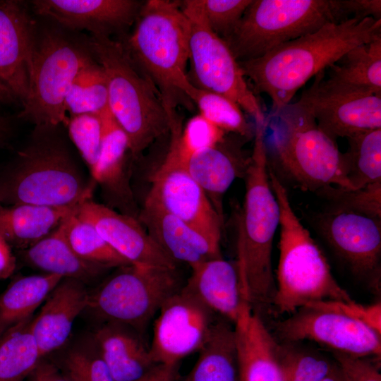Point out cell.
Segmentation results:
<instances>
[{"label": "cell", "mask_w": 381, "mask_h": 381, "mask_svg": "<svg viewBox=\"0 0 381 381\" xmlns=\"http://www.w3.org/2000/svg\"><path fill=\"white\" fill-rule=\"evenodd\" d=\"M381 38V19L368 17L329 23L265 55L238 61L254 93H264L272 112L289 104L308 80L325 71L351 49Z\"/></svg>", "instance_id": "obj_1"}, {"label": "cell", "mask_w": 381, "mask_h": 381, "mask_svg": "<svg viewBox=\"0 0 381 381\" xmlns=\"http://www.w3.org/2000/svg\"><path fill=\"white\" fill-rule=\"evenodd\" d=\"M62 126H34L0 174L1 204L69 207L92 198L96 183L87 179Z\"/></svg>", "instance_id": "obj_2"}, {"label": "cell", "mask_w": 381, "mask_h": 381, "mask_svg": "<svg viewBox=\"0 0 381 381\" xmlns=\"http://www.w3.org/2000/svg\"><path fill=\"white\" fill-rule=\"evenodd\" d=\"M266 123L255 122L254 143L245 171L246 193L238 238V269L252 310L272 305L276 285L272 268L274 236L280 212L270 185Z\"/></svg>", "instance_id": "obj_3"}, {"label": "cell", "mask_w": 381, "mask_h": 381, "mask_svg": "<svg viewBox=\"0 0 381 381\" xmlns=\"http://www.w3.org/2000/svg\"><path fill=\"white\" fill-rule=\"evenodd\" d=\"M133 32L119 40L134 66L154 84L167 111L176 109L193 85L186 71L189 21L181 2L143 3Z\"/></svg>", "instance_id": "obj_4"}, {"label": "cell", "mask_w": 381, "mask_h": 381, "mask_svg": "<svg viewBox=\"0 0 381 381\" xmlns=\"http://www.w3.org/2000/svg\"><path fill=\"white\" fill-rule=\"evenodd\" d=\"M265 144L267 157L301 188L320 191L333 185L352 190L344 153L296 102L267 116Z\"/></svg>", "instance_id": "obj_5"}, {"label": "cell", "mask_w": 381, "mask_h": 381, "mask_svg": "<svg viewBox=\"0 0 381 381\" xmlns=\"http://www.w3.org/2000/svg\"><path fill=\"white\" fill-rule=\"evenodd\" d=\"M268 171L280 212L277 286L272 303L276 310L291 315L314 302L352 301L333 277L324 253L294 212L286 188L270 166Z\"/></svg>", "instance_id": "obj_6"}, {"label": "cell", "mask_w": 381, "mask_h": 381, "mask_svg": "<svg viewBox=\"0 0 381 381\" xmlns=\"http://www.w3.org/2000/svg\"><path fill=\"white\" fill-rule=\"evenodd\" d=\"M92 57L88 35L36 16L28 93L17 118L34 126L63 125L66 96L80 69Z\"/></svg>", "instance_id": "obj_7"}, {"label": "cell", "mask_w": 381, "mask_h": 381, "mask_svg": "<svg viewBox=\"0 0 381 381\" xmlns=\"http://www.w3.org/2000/svg\"><path fill=\"white\" fill-rule=\"evenodd\" d=\"M105 73L108 108L128 136L133 160L170 132L171 116L154 84L132 63L119 40L88 35Z\"/></svg>", "instance_id": "obj_8"}, {"label": "cell", "mask_w": 381, "mask_h": 381, "mask_svg": "<svg viewBox=\"0 0 381 381\" xmlns=\"http://www.w3.org/2000/svg\"><path fill=\"white\" fill-rule=\"evenodd\" d=\"M345 20L339 0H253L225 42L238 61H246Z\"/></svg>", "instance_id": "obj_9"}, {"label": "cell", "mask_w": 381, "mask_h": 381, "mask_svg": "<svg viewBox=\"0 0 381 381\" xmlns=\"http://www.w3.org/2000/svg\"><path fill=\"white\" fill-rule=\"evenodd\" d=\"M182 286L176 268L120 267L90 290L86 310L101 324L126 325L143 336L163 303Z\"/></svg>", "instance_id": "obj_10"}, {"label": "cell", "mask_w": 381, "mask_h": 381, "mask_svg": "<svg viewBox=\"0 0 381 381\" xmlns=\"http://www.w3.org/2000/svg\"><path fill=\"white\" fill-rule=\"evenodd\" d=\"M188 19L189 61L195 87L224 95L255 119L265 123L267 116L226 42L206 23L199 0L181 3Z\"/></svg>", "instance_id": "obj_11"}, {"label": "cell", "mask_w": 381, "mask_h": 381, "mask_svg": "<svg viewBox=\"0 0 381 381\" xmlns=\"http://www.w3.org/2000/svg\"><path fill=\"white\" fill-rule=\"evenodd\" d=\"M296 102L335 141L381 128V96L334 82L325 76V71L314 77Z\"/></svg>", "instance_id": "obj_12"}, {"label": "cell", "mask_w": 381, "mask_h": 381, "mask_svg": "<svg viewBox=\"0 0 381 381\" xmlns=\"http://www.w3.org/2000/svg\"><path fill=\"white\" fill-rule=\"evenodd\" d=\"M157 314L150 346L156 364H179L183 358L198 352L221 318L184 284L163 303Z\"/></svg>", "instance_id": "obj_13"}, {"label": "cell", "mask_w": 381, "mask_h": 381, "mask_svg": "<svg viewBox=\"0 0 381 381\" xmlns=\"http://www.w3.org/2000/svg\"><path fill=\"white\" fill-rule=\"evenodd\" d=\"M284 342L311 341L333 352L380 359L381 334L340 312L311 303L277 325Z\"/></svg>", "instance_id": "obj_14"}, {"label": "cell", "mask_w": 381, "mask_h": 381, "mask_svg": "<svg viewBox=\"0 0 381 381\" xmlns=\"http://www.w3.org/2000/svg\"><path fill=\"white\" fill-rule=\"evenodd\" d=\"M151 182V188L145 198L220 246L224 222L171 147L154 173Z\"/></svg>", "instance_id": "obj_15"}, {"label": "cell", "mask_w": 381, "mask_h": 381, "mask_svg": "<svg viewBox=\"0 0 381 381\" xmlns=\"http://www.w3.org/2000/svg\"><path fill=\"white\" fill-rule=\"evenodd\" d=\"M36 16L23 1L0 0V103L23 107Z\"/></svg>", "instance_id": "obj_16"}, {"label": "cell", "mask_w": 381, "mask_h": 381, "mask_svg": "<svg viewBox=\"0 0 381 381\" xmlns=\"http://www.w3.org/2000/svg\"><path fill=\"white\" fill-rule=\"evenodd\" d=\"M381 219L334 205L320 214L318 228L357 275L377 281L380 272Z\"/></svg>", "instance_id": "obj_17"}, {"label": "cell", "mask_w": 381, "mask_h": 381, "mask_svg": "<svg viewBox=\"0 0 381 381\" xmlns=\"http://www.w3.org/2000/svg\"><path fill=\"white\" fill-rule=\"evenodd\" d=\"M143 4L135 0H35L30 6L35 16L66 30L121 38Z\"/></svg>", "instance_id": "obj_18"}, {"label": "cell", "mask_w": 381, "mask_h": 381, "mask_svg": "<svg viewBox=\"0 0 381 381\" xmlns=\"http://www.w3.org/2000/svg\"><path fill=\"white\" fill-rule=\"evenodd\" d=\"M78 217L90 224L103 239L131 264L176 268L147 234L138 219L87 199L75 212Z\"/></svg>", "instance_id": "obj_19"}, {"label": "cell", "mask_w": 381, "mask_h": 381, "mask_svg": "<svg viewBox=\"0 0 381 381\" xmlns=\"http://www.w3.org/2000/svg\"><path fill=\"white\" fill-rule=\"evenodd\" d=\"M99 115L102 142L91 179L99 186L104 205L138 219L139 210L131 183L134 160L128 136L109 108Z\"/></svg>", "instance_id": "obj_20"}, {"label": "cell", "mask_w": 381, "mask_h": 381, "mask_svg": "<svg viewBox=\"0 0 381 381\" xmlns=\"http://www.w3.org/2000/svg\"><path fill=\"white\" fill-rule=\"evenodd\" d=\"M138 220L176 263L185 262L191 267L222 257L220 246L147 198L139 210Z\"/></svg>", "instance_id": "obj_21"}, {"label": "cell", "mask_w": 381, "mask_h": 381, "mask_svg": "<svg viewBox=\"0 0 381 381\" xmlns=\"http://www.w3.org/2000/svg\"><path fill=\"white\" fill-rule=\"evenodd\" d=\"M89 294L90 290L84 283L64 278L48 295L30 323L43 358L67 341L75 318L87 309Z\"/></svg>", "instance_id": "obj_22"}, {"label": "cell", "mask_w": 381, "mask_h": 381, "mask_svg": "<svg viewBox=\"0 0 381 381\" xmlns=\"http://www.w3.org/2000/svg\"><path fill=\"white\" fill-rule=\"evenodd\" d=\"M190 268L191 274L184 286L216 315L234 325L244 306L249 304L236 265L221 257Z\"/></svg>", "instance_id": "obj_23"}, {"label": "cell", "mask_w": 381, "mask_h": 381, "mask_svg": "<svg viewBox=\"0 0 381 381\" xmlns=\"http://www.w3.org/2000/svg\"><path fill=\"white\" fill-rule=\"evenodd\" d=\"M234 325L240 381H283L277 343L249 304Z\"/></svg>", "instance_id": "obj_24"}, {"label": "cell", "mask_w": 381, "mask_h": 381, "mask_svg": "<svg viewBox=\"0 0 381 381\" xmlns=\"http://www.w3.org/2000/svg\"><path fill=\"white\" fill-rule=\"evenodd\" d=\"M92 344L116 381H136L156 365L143 336L126 325L100 324Z\"/></svg>", "instance_id": "obj_25"}, {"label": "cell", "mask_w": 381, "mask_h": 381, "mask_svg": "<svg viewBox=\"0 0 381 381\" xmlns=\"http://www.w3.org/2000/svg\"><path fill=\"white\" fill-rule=\"evenodd\" d=\"M249 157L245 160L230 149L224 138L217 145L193 155L182 164L203 190L222 222L223 195L236 178L241 172L245 174Z\"/></svg>", "instance_id": "obj_26"}, {"label": "cell", "mask_w": 381, "mask_h": 381, "mask_svg": "<svg viewBox=\"0 0 381 381\" xmlns=\"http://www.w3.org/2000/svg\"><path fill=\"white\" fill-rule=\"evenodd\" d=\"M27 265L46 274L93 284L108 270L106 267L87 262L71 248L60 226L32 245L18 251Z\"/></svg>", "instance_id": "obj_27"}, {"label": "cell", "mask_w": 381, "mask_h": 381, "mask_svg": "<svg viewBox=\"0 0 381 381\" xmlns=\"http://www.w3.org/2000/svg\"><path fill=\"white\" fill-rule=\"evenodd\" d=\"M78 207L0 203V235L11 248L18 251L25 250L56 229Z\"/></svg>", "instance_id": "obj_28"}, {"label": "cell", "mask_w": 381, "mask_h": 381, "mask_svg": "<svg viewBox=\"0 0 381 381\" xmlns=\"http://www.w3.org/2000/svg\"><path fill=\"white\" fill-rule=\"evenodd\" d=\"M183 381H240L234 328L220 318Z\"/></svg>", "instance_id": "obj_29"}, {"label": "cell", "mask_w": 381, "mask_h": 381, "mask_svg": "<svg viewBox=\"0 0 381 381\" xmlns=\"http://www.w3.org/2000/svg\"><path fill=\"white\" fill-rule=\"evenodd\" d=\"M63 279L44 273L19 277L12 281L0 294V337L14 325L32 318Z\"/></svg>", "instance_id": "obj_30"}, {"label": "cell", "mask_w": 381, "mask_h": 381, "mask_svg": "<svg viewBox=\"0 0 381 381\" xmlns=\"http://www.w3.org/2000/svg\"><path fill=\"white\" fill-rule=\"evenodd\" d=\"M326 71L334 82L381 96V38L351 49Z\"/></svg>", "instance_id": "obj_31"}, {"label": "cell", "mask_w": 381, "mask_h": 381, "mask_svg": "<svg viewBox=\"0 0 381 381\" xmlns=\"http://www.w3.org/2000/svg\"><path fill=\"white\" fill-rule=\"evenodd\" d=\"M32 319L0 337V381H25L44 358L30 329Z\"/></svg>", "instance_id": "obj_32"}, {"label": "cell", "mask_w": 381, "mask_h": 381, "mask_svg": "<svg viewBox=\"0 0 381 381\" xmlns=\"http://www.w3.org/2000/svg\"><path fill=\"white\" fill-rule=\"evenodd\" d=\"M346 139L348 149L344 157L352 190L381 181V128L361 132Z\"/></svg>", "instance_id": "obj_33"}, {"label": "cell", "mask_w": 381, "mask_h": 381, "mask_svg": "<svg viewBox=\"0 0 381 381\" xmlns=\"http://www.w3.org/2000/svg\"><path fill=\"white\" fill-rule=\"evenodd\" d=\"M64 108L68 115L99 114L108 108L105 73L92 57L80 69L66 96Z\"/></svg>", "instance_id": "obj_34"}, {"label": "cell", "mask_w": 381, "mask_h": 381, "mask_svg": "<svg viewBox=\"0 0 381 381\" xmlns=\"http://www.w3.org/2000/svg\"><path fill=\"white\" fill-rule=\"evenodd\" d=\"M75 212L67 217L59 226L70 246L80 258L109 269L132 265L115 251L94 226L78 217Z\"/></svg>", "instance_id": "obj_35"}, {"label": "cell", "mask_w": 381, "mask_h": 381, "mask_svg": "<svg viewBox=\"0 0 381 381\" xmlns=\"http://www.w3.org/2000/svg\"><path fill=\"white\" fill-rule=\"evenodd\" d=\"M199 109V114L222 130L242 137L254 135V131L246 119L242 109L229 98L195 87L187 94Z\"/></svg>", "instance_id": "obj_36"}, {"label": "cell", "mask_w": 381, "mask_h": 381, "mask_svg": "<svg viewBox=\"0 0 381 381\" xmlns=\"http://www.w3.org/2000/svg\"><path fill=\"white\" fill-rule=\"evenodd\" d=\"M169 133V147L181 164L193 155L217 145L225 138V132L200 114L192 117L182 129L176 114L171 119Z\"/></svg>", "instance_id": "obj_37"}, {"label": "cell", "mask_w": 381, "mask_h": 381, "mask_svg": "<svg viewBox=\"0 0 381 381\" xmlns=\"http://www.w3.org/2000/svg\"><path fill=\"white\" fill-rule=\"evenodd\" d=\"M277 355L283 381H322L334 363L291 342L277 344Z\"/></svg>", "instance_id": "obj_38"}, {"label": "cell", "mask_w": 381, "mask_h": 381, "mask_svg": "<svg viewBox=\"0 0 381 381\" xmlns=\"http://www.w3.org/2000/svg\"><path fill=\"white\" fill-rule=\"evenodd\" d=\"M63 125L66 128L69 140L77 149L91 174L102 147L103 128L100 115H68Z\"/></svg>", "instance_id": "obj_39"}, {"label": "cell", "mask_w": 381, "mask_h": 381, "mask_svg": "<svg viewBox=\"0 0 381 381\" xmlns=\"http://www.w3.org/2000/svg\"><path fill=\"white\" fill-rule=\"evenodd\" d=\"M59 369L70 381H116L93 344L68 351Z\"/></svg>", "instance_id": "obj_40"}, {"label": "cell", "mask_w": 381, "mask_h": 381, "mask_svg": "<svg viewBox=\"0 0 381 381\" xmlns=\"http://www.w3.org/2000/svg\"><path fill=\"white\" fill-rule=\"evenodd\" d=\"M253 0H199L209 28L224 41L232 34Z\"/></svg>", "instance_id": "obj_41"}, {"label": "cell", "mask_w": 381, "mask_h": 381, "mask_svg": "<svg viewBox=\"0 0 381 381\" xmlns=\"http://www.w3.org/2000/svg\"><path fill=\"white\" fill-rule=\"evenodd\" d=\"M320 192L336 205L381 219V181L358 190L331 186Z\"/></svg>", "instance_id": "obj_42"}, {"label": "cell", "mask_w": 381, "mask_h": 381, "mask_svg": "<svg viewBox=\"0 0 381 381\" xmlns=\"http://www.w3.org/2000/svg\"><path fill=\"white\" fill-rule=\"evenodd\" d=\"M333 355L344 381H381L378 361H374L378 359L339 352H333Z\"/></svg>", "instance_id": "obj_43"}, {"label": "cell", "mask_w": 381, "mask_h": 381, "mask_svg": "<svg viewBox=\"0 0 381 381\" xmlns=\"http://www.w3.org/2000/svg\"><path fill=\"white\" fill-rule=\"evenodd\" d=\"M348 315L381 334V304L363 305L354 301H321L312 303ZM311 304V303H310Z\"/></svg>", "instance_id": "obj_44"}, {"label": "cell", "mask_w": 381, "mask_h": 381, "mask_svg": "<svg viewBox=\"0 0 381 381\" xmlns=\"http://www.w3.org/2000/svg\"><path fill=\"white\" fill-rule=\"evenodd\" d=\"M339 7L344 18L363 19L371 17L381 19L380 0H339Z\"/></svg>", "instance_id": "obj_45"}, {"label": "cell", "mask_w": 381, "mask_h": 381, "mask_svg": "<svg viewBox=\"0 0 381 381\" xmlns=\"http://www.w3.org/2000/svg\"><path fill=\"white\" fill-rule=\"evenodd\" d=\"M25 381H70L54 363L42 359Z\"/></svg>", "instance_id": "obj_46"}, {"label": "cell", "mask_w": 381, "mask_h": 381, "mask_svg": "<svg viewBox=\"0 0 381 381\" xmlns=\"http://www.w3.org/2000/svg\"><path fill=\"white\" fill-rule=\"evenodd\" d=\"M179 364H156L136 381H176L179 377Z\"/></svg>", "instance_id": "obj_47"}, {"label": "cell", "mask_w": 381, "mask_h": 381, "mask_svg": "<svg viewBox=\"0 0 381 381\" xmlns=\"http://www.w3.org/2000/svg\"><path fill=\"white\" fill-rule=\"evenodd\" d=\"M16 267V258L11 246L0 235V279H5L11 276Z\"/></svg>", "instance_id": "obj_48"}, {"label": "cell", "mask_w": 381, "mask_h": 381, "mask_svg": "<svg viewBox=\"0 0 381 381\" xmlns=\"http://www.w3.org/2000/svg\"><path fill=\"white\" fill-rule=\"evenodd\" d=\"M13 133V118L8 116H0V147L8 144Z\"/></svg>", "instance_id": "obj_49"}, {"label": "cell", "mask_w": 381, "mask_h": 381, "mask_svg": "<svg viewBox=\"0 0 381 381\" xmlns=\"http://www.w3.org/2000/svg\"><path fill=\"white\" fill-rule=\"evenodd\" d=\"M322 381H344L341 373L335 361L329 373Z\"/></svg>", "instance_id": "obj_50"}]
</instances>
